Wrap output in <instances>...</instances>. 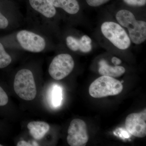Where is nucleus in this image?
<instances>
[{"label":"nucleus","mask_w":146,"mask_h":146,"mask_svg":"<svg viewBox=\"0 0 146 146\" xmlns=\"http://www.w3.org/2000/svg\"><path fill=\"white\" fill-rule=\"evenodd\" d=\"M29 1L30 9L27 17L29 23L35 30L47 37L51 23L57 14L56 9L48 0Z\"/></svg>","instance_id":"1"},{"label":"nucleus","mask_w":146,"mask_h":146,"mask_svg":"<svg viewBox=\"0 0 146 146\" xmlns=\"http://www.w3.org/2000/svg\"><path fill=\"white\" fill-rule=\"evenodd\" d=\"M120 25L127 29L131 41L136 45L141 44L146 39V23L138 21L132 12L126 9L119 11L116 15Z\"/></svg>","instance_id":"2"},{"label":"nucleus","mask_w":146,"mask_h":146,"mask_svg":"<svg viewBox=\"0 0 146 146\" xmlns=\"http://www.w3.org/2000/svg\"><path fill=\"white\" fill-rule=\"evenodd\" d=\"M13 87L16 94L22 99L26 101L34 99L36 95V89L32 71L27 69L18 71L14 78Z\"/></svg>","instance_id":"3"},{"label":"nucleus","mask_w":146,"mask_h":146,"mask_svg":"<svg viewBox=\"0 0 146 146\" xmlns=\"http://www.w3.org/2000/svg\"><path fill=\"white\" fill-rule=\"evenodd\" d=\"M123 86L121 82L114 78L102 76L94 80L89 88L90 96L96 98L113 96L120 94Z\"/></svg>","instance_id":"4"},{"label":"nucleus","mask_w":146,"mask_h":146,"mask_svg":"<svg viewBox=\"0 0 146 146\" xmlns=\"http://www.w3.org/2000/svg\"><path fill=\"white\" fill-rule=\"evenodd\" d=\"M16 40L23 49L33 53H39L47 47V37L39 33L23 29L16 33Z\"/></svg>","instance_id":"5"},{"label":"nucleus","mask_w":146,"mask_h":146,"mask_svg":"<svg viewBox=\"0 0 146 146\" xmlns=\"http://www.w3.org/2000/svg\"><path fill=\"white\" fill-rule=\"evenodd\" d=\"M101 30L104 36L119 49L126 50L130 46V38L119 24L105 22L102 24Z\"/></svg>","instance_id":"6"},{"label":"nucleus","mask_w":146,"mask_h":146,"mask_svg":"<svg viewBox=\"0 0 146 146\" xmlns=\"http://www.w3.org/2000/svg\"><path fill=\"white\" fill-rule=\"evenodd\" d=\"M74 67V61L72 56L61 53L55 56L48 68L50 75L54 79L60 80L69 75Z\"/></svg>","instance_id":"7"},{"label":"nucleus","mask_w":146,"mask_h":146,"mask_svg":"<svg viewBox=\"0 0 146 146\" xmlns=\"http://www.w3.org/2000/svg\"><path fill=\"white\" fill-rule=\"evenodd\" d=\"M67 141L71 146H84L89 141L86 123L79 119H73L68 129Z\"/></svg>","instance_id":"8"},{"label":"nucleus","mask_w":146,"mask_h":146,"mask_svg":"<svg viewBox=\"0 0 146 146\" xmlns=\"http://www.w3.org/2000/svg\"><path fill=\"white\" fill-rule=\"evenodd\" d=\"M125 126L129 133L135 137L146 136V110L139 113L129 114L126 118Z\"/></svg>","instance_id":"9"},{"label":"nucleus","mask_w":146,"mask_h":146,"mask_svg":"<svg viewBox=\"0 0 146 146\" xmlns=\"http://www.w3.org/2000/svg\"><path fill=\"white\" fill-rule=\"evenodd\" d=\"M18 13H13L3 3L0 2V32L12 30L18 25Z\"/></svg>","instance_id":"10"},{"label":"nucleus","mask_w":146,"mask_h":146,"mask_svg":"<svg viewBox=\"0 0 146 146\" xmlns=\"http://www.w3.org/2000/svg\"><path fill=\"white\" fill-rule=\"evenodd\" d=\"M27 128L30 134L34 139L39 140L44 137L50 130L48 124L44 121H33L29 123Z\"/></svg>","instance_id":"11"},{"label":"nucleus","mask_w":146,"mask_h":146,"mask_svg":"<svg viewBox=\"0 0 146 146\" xmlns=\"http://www.w3.org/2000/svg\"><path fill=\"white\" fill-rule=\"evenodd\" d=\"M99 73L102 76H108L111 77H119L123 74L125 69L122 66L115 65L112 66L108 65L107 62L102 60L99 62Z\"/></svg>","instance_id":"12"},{"label":"nucleus","mask_w":146,"mask_h":146,"mask_svg":"<svg viewBox=\"0 0 146 146\" xmlns=\"http://www.w3.org/2000/svg\"><path fill=\"white\" fill-rule=\"evenodd\" d=\"M60 8L70 15L77 14L80 10V6L77 0H59Z\"/></svg>","instance_id":"13"},{"label":"nucleus","mask_w":146,"mask_h":146,"mask_svg":"<svg viewBox=\"0 0 146 146\" xmlns=\"http://www.w3.org/2000/svg\"><path fill=\"white\" fill-rule=\"evenodd\" d=\"M12 58L6 50V47L0 41V70L4 69L10 65Z\"/></svg>","instance_id":"14"},{"label":"nucleus","mask_w":146,"mask_h":146,"mask_svg":"<svg viewBox=\"0 0 146 146\" xmlns=\"http://www.w3.org/2000/svg\"><path fill=\"white\" fill-rule=\"evenodd\" d=\"M62 90L58 85L54 86L51 94V102L53 106L56 108L61 104L62 100Z\"/></svg>","instance_id":"15"},{"label":"nucleus","mask_w":146,"mask_h":146,"mask_svg":"<svg viewBox=\"0 0 146 146\" xmlns=\"http://www.w3.org/2000/svg\"><path fill=\"white\" fill-rule=\"evenodd\" d=\"M92 40L89 36L83 35L79 39V50L84 53L89 52L92 50Z\"/></svg>","instance_id":"16"},{"label":"nucleus","mask_w":146,"mask_h":146,"mask_svg":"<svg viewBox=\"0 0 146 146\" xmlns=\"http://www.w3.org/2000/svg\"><path fill=\"white\" fill-rule=\"evenodd\" d=\"M67 47L72 51L79 50V39L74 36L69 35L65 39Z\"/></svg>","instance_id":"17"},{"label":"nucleus","mask_w":146,"mask_h":146,"mask_svg":"<svg viewBox=\"0 0 146 146\" xmlns=\"http://www.w3.org/2000/svg\"><path fill=\"white\" fill-rule=\"evenodd\" d=\"M128 5L133 6L141 7L145 5L146 0H123Z\"/></svg>","instance_id":"18"},{"label":"nucleus","mask_w":146,"mask_h":146,"mask_svg":"<svg viewBox=\"0 0 146 146\" xmlns=\"http://www.w3.org/2000/svg\"><path fill=\"white\" fill-rule=\"evenodd\" d=\"M110 0H86V3L89 6L97 7L106 3Z\"/></svg>","instance_id":"19"},{"label":"nucleus","mask_w":146,"mask_h":146,"mask_svg":"<svg viewBox=\"0 0 146 146\" xmlns=\"http://www.w3.org/2000/svg\"><path fill=\"white\" fill-rule=\"evenodd\" d=\"M17 146H31L33 145V142L31 143H29V142H27L25 141H19V142L17 144Z\"/></svg>","instance_id":"20"},{"label":"nucleus","mask_w":146,"mask_h":146,"mask_svg":"<svg viewBox=\"0 0 146 146\" xmlns=\"http://www.w3.org/2000/svg\"><path fill=\"white\" fill-rule=\"evenodd\" d=\"M49 2L56 9L60 8V3L59 0H48Z\"/></svg>","instance_id":"21"},{"label":"nucleus","mask_w":146,"mask_h":146,"mask_svg":"<svg viewBox=\"0 0 146 146\" xmlns=\"http://www.w3.org/2000/svg\"><path fill=\"white\" fill-rule=\"evenodd\" d=\"M112 63H114L115 65H118L121 63V60L119 58L116 57H113L112 59Z\"/></svg>","instance_id":"22"},{"label":"nucleus","mask_w":146,"mask_h":146,"mask_svg":"<svg viewBox=\"0 0 146 146\" xmlns=\"http://www.w3.org/2000/svg\"><path fill=\"white\" fill-rule=\"evenodd\" d=\"M2 145H1V144H0V146H2Z\"/></svg>","instance_id":"23"}]
</instances>
